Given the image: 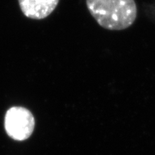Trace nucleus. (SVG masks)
I'll return each mask as SVG.
<instances>
[{
    "label": "nucleus",
    "instance_id": "obj_1",
    "mask_svg": "<svg viewBox=\"0 0 155 155\" xmlns=\"http://www.w3.org/2000/svg\"><path fill=\"white\" fill-rule=\"evenodd\" d=\"M88 9L98 24L109 30H123L137 17L134 0H86Z\"/></svg>",
    "mask_w": 155,
    "mask_h": 155
},
{
    "label": "nucleus",
    "instance_id": "obj_3",
    "mask_svg": "<svg viewBox=\"0 0 155 155\" xmlns=\"http://www.w3.org/2000/svg\"><path fill=\"white\" fill-rule=\"evenodd\" d=\"M21 10L28 18L42 19L55 10L59 0H18Z\"/></svg>",
    "mask_w": 155,
    "mask_h": 155
},
{
    "label": "nucleus",
    "instance_id": "obj_2",
    "mask_svg": "<svg viewBox=\"0 0 155 155\" xmlns=\"http://www.w3.org/2000/svg\"><path fill=\"white\" fill-rule=\"evenodd\" d=\"M35 121L28 108L14 106L6 112L5 128L7 135L16 141L30 138L35 129Z\"/></svg>",
    "mask_w": 155,
    "mask_h": 155
}]
</instances>
